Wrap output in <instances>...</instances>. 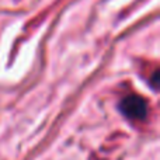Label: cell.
<instances>
[{
  "label": "cell",
  "mask_w": 160,
  "mask_h": 160,
  "mask_svg": "<svg viewBox=\"0 0 160 160\" xmlns=\"http://www.w3.org/2000/svg\"><path fill=\"white\" fill-rule=\"evenodd\" d=\"M119 110L128 118L143 119L146 118V114H148V104L141 96L131 94V96L122 98L121 104H119Z\"/></svg>",
  "instance_id": "cell-1"
}]
</instances>
